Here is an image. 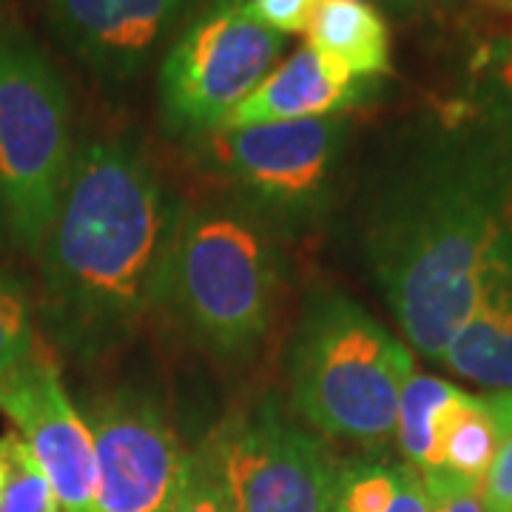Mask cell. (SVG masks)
<instances>
[{
  "label": "cell",
  "instance_id": "ac0fdd59",
  "mask_svg": "<svg viewBox=\"0 0 512 512\" xmlns=\"http://www.w3.org/2000/svg\"><path fill=\"white\" fill-rule=\"evenodd\" d=\"M0 512H63L43 467L18 430L0 433Z\"/></svg>",
  "mask_w": 512,
  "mask_h": 512
},
{
  "label": "cell",
  "instance_id": "f1b7e54d",
  "mask_svg": "<svg viewBox=\"0 0 512 512\" xmlns=\"http://www.w3.org/2000/svg\"><path fill=\"white\" fill-rule=\"evenodd\" d=\"M507 89H510V86H507Z\"/></svg>",
  "mask_w": 512,
  "mask_h": 512
},
{
  "label": "cell",
  "instance_id": "5b68a950",
  "mask_svg": "<svg viewBox=\"0 0 512 512\" xmlns=\"http://www.w3.org/2000/svg\"><path fill=\"white\" fill-rule=\"evenodd\" d=\"M72 97L15 15H0V208L3 234L37 259L74 163Z\"/></svg>",
  "mask_w": 512,
  "mask_h": 512
},
{
  "label": "cell",
  "instance_id": "83f0119b",
  "mask_svg": "<svg viewBox=\"0 0 512 512\" xmlns=\"http://www.w3.org/2000/svg\"><path fill=\"white\" fill-rule=\"evenodd\" d=\"M0 231H3V208H0Z\"/></svg>",
  "mask_w": 512,
  "mask_h": 512
},
{
  "label": "cell",
  "instance_id": "cb8c5ba5",
  "mask_svg": "<svg viewBox=\"0 0 512 512\" xmlns=\"http://www.w3.org/2000/svg\"><path fill=\"white\" fill-rule=\"evenodd\" d=\"M367 6L379 9L384 18L416 20L427 12V0H362Z\"/></svg>",
  "mask_w": 512,
  "mask_h": 512
},
{
  "label": "cell",
  "instance_id": "7c38bea8",
  "mask_svg": "<svg viewBox=\"0 0 512 512\" xmlns=\"http://www.w3.org/2000/svg\"><path fill=\"white\" fill-rule=\"evenodd\" d=\"M373 89L376 83L356 80L305 43L228 114L222 128L339 117L367 100Z\"/></svg>",
  "mask_w": 512,
  "mask_h": 512
},
{
  "label": "cell",
  "instance_id": "e0dca14e",
  "mask_svg": "<svg viewBox=\"0 0 512 512\" xmlns=\"http://www.w3.org/2000/svg\"><path fill=\"white\" fill-rule=\"evenodd\" d=\"M458 384L430 373H413L404 384L399 413H396V444L407 467L421 478L436 470V430L441 410L456 396Z\"/></svg>",
  "mask_w": 512,
  "mask_h": 512
},
{
  "label": "cell",
  "instance_id": "6da1fadb",
  "mask_svg": "<svg viewBox=\"0 0 512 512\" xmlns=\"http://www.w3.org/2000/svg\"><path fill=\"white\" fill-rule=\"evenodd\" d=\"M512 248V89L404 126L367 188L362 251L407 348L439 362Z\"/></svg>",
  "mask_w": 512,
  "mask_h": 512
},
{
  "label": "cell",
  "instance_id": "3957f363",
  "mask_svg": "<svg viewBox=\"0 0 512 512\" xmlns=\"http://www.w3.org/2000/svg\"><path fill=\"white\" fill-rule=\"evenodd\" d=\"M279 276L276 234L251 211L234 200L183 205L154 316L205 356L242 362L274 328Z\"/></svg>",
  "mask_w": 512,
  "mask_h": 512
},
{
  "label": "cell",
  "instance_id": "277c9868",
  "mask_svg": "<svg viewBox=\"0 0 512 512\" xmlns=\"http://www.w3.org/2000/svg\"><path fill=\"white\" fill-rule=\"evenodd\" d=\"M413 350L348 293H311L285 356L288 404L322 439L382 447L393 439Z\"/></svg>",
  "mask_w": 512,
  "mask_h": 512
},
{
  "label": "cell",
  "instance_id": "ffe728a7",
  "mask_svg": "<svg viewBox=\"0 0 512 512\" xmlns=\"http://www.w3.org/2000/svg\"><path fill=\"white\" fill-rule=\"evenodd\" d=\"M171 512H234L228 498L222 495L220 484L208 473L197 450L188 456V473H185L183 493L177 498Z\"/></svg>",
  "mask_w": 512,
  "mask_h": 512
},
{
  "label": "cell",
  "instance_id": "2e32d148",
  "mask_svg": "<svg viewBox=\"0 0 512 512\" xmlns=\"http://www.w3.org/2000/svg\"><path fill=\"white\" fill-rule=\"evenodd\" d=\"M336 512H433L421 476L376 458L342 464Z\"/></svg>",
  "mask_w": 512,
  "mask_h": 512
},
{
  "label": "cell",
  "instance_id": "44dd1931",
  "mask_svg": "<svg viewBox=\"0 0 512 512\" xmlns=\"http://www.w3.org/2000/svg\"><path fill=\"white\" fill-rule=\"evenodd\" d=\"M251 12L279 35L308 32L319 0H248Z\"/></svg>",
  "mask_w": 512,
  "mask_h": 512
},
{
  "label": "cell",
  "instance_id": "7402d4cb",
  "mask_svg": "<svg viewBox=\"0 0 512 512\" xmlns=\"http://www.w3.org/2000/svg\"><path fill=\"white\" fill-rule=\"evenodd\" d=\"M484 512H512V430L501 439L487 476L478 487Z\"/></svg>",
  "mask_w": 512,
  "mask_h": 512
},
{
  "label": "cell",
  "instance_id": "4316f807",
  "mask_svg": "<svg viewBox=\"0 0 512 512\" xmlns=\"http://www.w3.org/2000/svg\"><path fill=\"white\" fill-rule=\"evenodd\" d=\"M507 86L512 89V49H510V66H507Z\"/></svg>",
  "mask_w": 512,
  "mask_h": 512
},
{
  "label": "cell",
  "instance_id": "603a6c76",
  "mask_svg": "<svg viewBox=\"0 0 512 512\" xmlns=\"http://www.w3.org/2000/svg\"><path fill=\"white\" fill-rule=\"evenodd\" d=\"M424 490L430 495L433 512H484L478 487L450 476H427Z\"/></svg>",
  "mask_w": 512,
  "mask_h": 512
},
{
  "label": "cell",
  "instance_id": "d4e9b609",
  "mask_svg": "<svg viewBox=\"0 0 512 512\" xmlns=\"http://www.w3.org/2000/svg\"><path fill=\"white\" fill-rule=\"evenodd\" d=\"M493 399L495 413L504 424V430H512V393H487Z\"/></svg>",
  "mask_w": 512,
  "mask_h": 512
},
{
  "label": "cell",
  "instance_id": "ba28073f",
  "mask_svg": "<svg viewBox=\"0 0 512 512\" xmlns=\"http://www.w3.org/2000/svg\"><path fill=\"white\" fill-rule=\"evenodd\" d=\"M285 35L256 18L248 0H205L174 35L157 74L165 131L194 143L274 72Z\"/></svg>",
  "mask_w": 512,
  "mask_h": 512
},
{
  "label": "cell",
  "instance_id": "5bb4252c",
  "mask_svg": "<svg viewBox=\"0 0 512 512\" xmlns=\"http://www.w3.org/2000/svg\"><path fill=\"white\" fill-rule=\"evenodd\" d=\"M305 35L313 52L356 80L376 83L393 72L390 23L362 0H319Z\"/></svg>",
  "mask_w": 512,
  "mask_h": 512
},
{
  "label": "cell",
  "instance_id": "7a4b0ae2",
  "mask_svg": "<svg viewBox=\"0 0 512 512\" xmlns=\"http://www.w3.org/2000/svg\"><path fill=\"white\" fill-rule=\"evenodd\" d=\"M183 205L126 137L77 146L37 254V330L49 348L77 365H97L131 345L157 313Z\"/></svg>",
  "mask_w": 512,
  "mask_h": 512
},
{
  "label": "cell",
  "instance_id": "30bf717a",
  "mask_svg": "<svg viewBox=\"0 0 512 512\" xmlns=\"http://www.w3.org/2000/svg\"><path fill=\"white\" fill-rule=\"evenodd\" d=\"M0 413L43 467L63 512H97V458L92 430L69 399L55 350L43 339L0 376Z\"/></svg>",
  "mask_w": 512,
  "mask_h": 512
},
{
  "label": "cell",
  "instance_id": "9c48e42d",
  "mask_svg": "<svg viewBox=\"0 0 512 512\" xmlns=\"http://www.w3.org/2000/svg\"><path fill=\"white\" fill-rule=\"evenodd\" d=\"M83 419L97 458V512H171L188 456L165 407L146 390L94 396Z\"/></svg>",
  "mask_w": 512,
  "mask_h": 512
},
{
  "label": "cell",
  "instance_id": "8fae6325",
  "mask_svg": "<svg viewBox=\"0 0 512 512\" xmlns=\"http://www.w3.org/2000/svg\"><path fill=\"white\" fill-rule=\"evenodd\" d=\"M194 0H43L60 46L106 89L131 86Z\"/></svg>",
  "mask_w": 512,
  "mask_h": 512
},
{
  "label": "cell",
  "instance_id": "8992f818",
  "mask_svg": "<svg viewBox=\"0 0 512 512\" xmlns=\"http://www.w3.org/2000/svg\"><path fill=\"white\" fill-rule=\"evenodd\" d=\"M350 143V114L217 128L194 140L197 163L274 234H305L330 211Z\"/></svg>",
  "mask_w": 512,
  "mask_h": 512
},
{
  "label": "cell",
  "instance_id": "52a82bcc",
  "mask_svg": "<svg viewBox=\"0 0 512 512\" xmlns=\"http://www.w3.org/2000/svg\"><path fill=\"white\" fill-rule=\"evenodd\" d=\"M197 456L234 512H336L342 464L271 393L234 407Z\"/></svg>",
  "mask_w": 512,
  "mask_h": 512
},
{
  "label": "cell",
  "instance_id": "d6986e66",
  "mask_svg": "<svg viewBox=\"0 0 512 512\" xmlns=\"http://www.w3.org/2000/svg\"><path fill=\"white\" fill-rule=\"evenodd\" d=\"M40 342L35 299L18 276L0 271V376L18 367Z\"/></svg>",
  "mask_w": 512,
  "mask_h": 512
},
{
  "label": "cell",
  "instance_id": "484cf974",
  "mask_svg": "<svg viewBox=\"0 0 512 512\" xmlns=\"http://www.w3.org/2000/svg\"><path fill=\"white\" fill-rule=\"evenodd\" d=\"M470 3L476 9H487V12H498V15H512V0H461Z\"/></svg>",
  "mask_w": 512,
  "mask_h": 512
},
{
  "label": "cell",
  "instance_id": "9a60e30c",
  "mask_svg": "<svg viewBox=\"0 0 512 512\" xmlns=\"http://www.w3.org/2000/svg\"><path fill=\"white\" fill-rule=\"evenodd\" d=\"M504 436L507 430L495 413L493 399L458 387L456 396L441 410L436 430V470L430 476H450L481 487Z\"/></svg>",
  "mask_w": 512,
  "mask_h": 512
},
{
  "label": "cell",
  "instance_id": "4fadbf2b",
  "mask_svg": "<svg viewBox=\"0 0 512 512\" xmlns=\"http://www.w3.org/2000/svg\"><path fill=\"white\" fill-rule=\"evenodd\" d=\"M441 365L487 393H512V248L484 285L476 311L447 345Z\"/></svg>",
  "mask_w": 512,
  "mask_h": 512
}]
</instances>
